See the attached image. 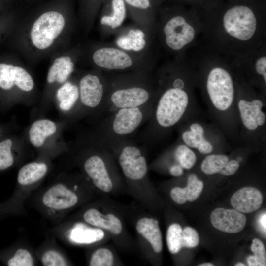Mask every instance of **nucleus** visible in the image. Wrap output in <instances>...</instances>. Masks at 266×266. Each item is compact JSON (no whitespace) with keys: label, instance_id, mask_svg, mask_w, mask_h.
Returning <instances> with one entry per match:
<instances>
[{"label":"nucleus","instance_id":"c9c22d12","mask_svg":"<svg viewBox=\"0 0 266 266\" xmlns=\"http://www.w3.org/2000/svg\"><path fill=\"white\" fill-rule=\"evenodd\" d=\"M251 250L253 255L266 263V251L263 243L259 239L252 240Z\"/></svg>","mask_w":266,"mask_h":266},{"label":"nucleus","instance_id":"7c9ffc66","mask_svg":"<svg viewBox=\"0 0 266 266\" xmlns=\"http://www.w3.org/2000/svg\"><path fill=\"white\" fill-rule=\"evenodd\" d=\"M11 64L0 63V89L9 91L14 87L13 68Z\"/></svg>","mask_w":266,"mask_h":266},{"label":"nucleus","instance_id":"5701e85b","mask_svg":"<svg viewBox=\"0 0 266 266\" xmlns=\"http://www.w3.org/2000/svg\"><path fill=\"white\" fill-rule=\"evenodd\" d=\"M104 236V233L101 229L91 228L78 224L72 230L70 237L78 243L91 244L101 240Z\"/></svg>","mask_w":266,"mask_h":266},{"label":"nucleus","instance_id":"20e7f679","mask_svg":"<svg viewBox=\"0 0 266 266\" xmlns=\"http://www.w3.org/2000/svg\"><path fill=\"white\" fill-rule=\"evenodd\" d=\"M154 104L118 109L99 119L96 133L117 138L130 137L150 119Z\"/></svg>","mask_w":266,"mask_h":266},{"label":"nucleus","instance_id":"9d476101","mask_svg":"<svg viewBox=\"0 0 266 266\" xmlns=\"http://www.w3.org/2000/svg\"><path fill=\"white\" fill-rule=\"evenodd\" d=\"M166 42L173 50L182 49L195 38L194 27L181 16L170 19L164 27Z\"/></svg>","mask_w":266,"mask_h":266},{"label":"nucleus","instance_id":"9b49d317","mask_svg":"<svg viewBox=\"0 0 266 266\" xmlns=\"http://www.w3.org/2000/svg\"><path fill=\"white\" fill-rule=\"evenodd\" d=\"M95 140L97 143V151H93L86 158L83 164L84 169L97 188L108 192L112 188V182L105 162L100 153L101 146L96 139Z\"/></svg>","mask_w":266,"mask_h":266},{"label":"nucleus","instance_id":"f704fd0d","mask_svg":"<svg viewBox=\"0 0 266 266\" xmlns=\"http://www.w3.org/2000/svg\"><path fill=\"white\" fill-rule=\"evenodd\" d=\"M199 236L196 230L190 227H186L182 230V246L192 248L199 245Z\"/></svg>","mask_w":266,"mask_h":266},{"label":"nucleus","instance_id":"a19ab883","mask_svg":"<svg viewBox=\"0 0 266 266\" xmlns=\"http://www.w3.org/2000/svg\"><path fill=\"white\" fill-rule=\"evenodd\" d=\"M247 262L249 266H265L266 263L263 262L254 255L248 257Z\"/></svg>","mask_w":266,"mask_h":266},{"label":"nucleus","instance_id":"473e14b6","mask_svg":"<svg viewBox=\"0 0 266 266\" xmlns=\"http://www.w3.org/2000/svg\"><path fill=\"white\" fill-rule=\"evenodd\" d=\"M33 265V259L30 252L22 248L18 249L7 262L9 266H32Z\"/></svg>","mask_w":266,"mask_h":266},{"label":"nucleus","instance_id":"c756f323","mask_svg":"<svg viewBox=\"0 0 266 266\" xmlns=\"http://www.w3.org/2000/svg\"><path fill=\"white\" fill-rule=\"evenodd\" d=\"M13 78L14 85L23 91L29 92L34 87V82L30 74L20 66H14Z\"/></svg>","mask_w":266,"mask_h":266},{"label":"nucleus","instance_id":"6ab92c4d","mask_svg":"<svg viewBox=\"0 0 266 266\" xmlns=\"http://www.w3.org/2000/svg\"><path fill=\"white\" fill-rule=\"evenodd\" d=\"M56 131L57 125L54 122L47 119L36 120L31 125L29 131L30 141L34 147H40L46 139L53 135Z\"/></svg>","mask_w":266,"mask_h":266},{"label":"nucleus","instance_id":"393cba45","mask_svg":"<svg viewBox=\"0 0 266 266\" xmlns=\"http://www.w3.org/2000/svg\"><path fill=\"white\" fill-rule=\"evenodd\" d=\"M173 155L177 164L184 169L189 170L197 162V155L193 149L180 141L173 145Z\"/></svg>","mask_w":266,"mask_h":266},{"label":"nucleus","instance_id":"cd10ccee","mask_svg":"<svg viewBox=\"0 0 266 266\" xmlns=\"http://www.w3.org/2000/svg\"><path fill=\"white\" fill-rule=\"evenodd\" d=\"M182 228L176 223L170 225L166 233V242L168 249L172 254L179 252L182 246Z\"/></svg>","mask_w":266,"mask_h":266},{"label":"nucleus","instance_id":"ea45409f","mask_svg":"<svg viewBox=\"0 0 266 266\" xmlns=\"http://www.w3.org/2000/svg\"><path fill=\"white\" fill-rule=\"evenodd\" d=\"M169 172L173 176H180L183 174L184 169L179 165L175 163L169 167Z\"/></svg>","mask_w":266,"mask_h":266},{"label":"nucleus","instance_id":"e433bc0d","mask_svg":"<svg viewBox=\"0 0 266 266\" xmlns=\"http://www.w3.org/2000/svg\"><path fill=\"white\" fill-rule=\"evenodd\" d=\"M240 167V163L236 159H229L219 174L224 176L234 174Z\"/></svg>","mask_w":266,"mask_h":266},{"label":"nucleus","instance_id":"2eb2a0df","mask_svg":"<svg viewBox=\"0 0 266 266\" xmlns=\"http://www.w3.org/2000/svg\"><path fill=\"white\" fill-rule=\"evenodd\" d=\"M263 201L261 192L252 187H245L232 196L231 203L234 209L242 213H250L259 209Z\"/></svg>","mask_w":266,"mask_h":266},{"label":"nucleus","instance_id":"f257e3e1","mask_svg":"<svg viewBox=\"0 0 266 266\" xmlns=\"http://www.w3.org/2000/svg\"><path fill=\"white\" fill-rule=\"evenodd\" d=\"M157 91L150 119L140 136L142 141L152 144L160 141L174 128L196 118L197 104L180 77L167 80Z\"/></svg>","mask_w":266,"mask_h":266},{"label":"nucleus","instance_id":"37998d69","mask_svg":"<svg viewBox=\"0 0 266 266\" xmlns=\"http://www.w3.org/2000/svg\"><path fill=\"white\" fill-rule=\"evenodd\" d=\"M198 266H214V265L213 264L210 263H204L201 264Z\"/></svg>","mask_w":266,"mask_h":266},{"label":"nucleus","instance_id":"f8f14e48","mask_svg":"<svg viewBox=\"0 0 266 266\" xmlns=\"http://www.w3.org/2000/svg\"><path fill=\"white\" fill-rule=\"evenodd\" d=\"M94 63L99 67L108 70H123L133 66L131 57L124 51L111 47L97 50L93 55Z\"/></svg>","mask_w":266,"mask_h":266},{"label":"nucleus","instance_id":"79ce46f5","mask_svg":"<svg viewBox=\"0 0 266 266\" xmlns=\"http://www.w3.org/2000/svg\"><path fill=\"white\" fill-rule=\"evenodd\" d=\"M266 214L263 213L259 219V224L263 231L266 234Z\"/></svg>","mask_w":266,"mask_h":266},{"label":"nucleus","instance_id":"a18cd8bd","mask_svg":"<svg viewBox=\"0 0 266 266\" xmlns=\"http://www.w3.org/2000/svg\"><path fill=\"white\" fill-rule=\"evenodd\" d=\"M2 135V130L0 128V137Z\"/></svg>","mask_w":266,"mask_h":266},{"label":"nucleus","instance_id":"c85d7f7f","mask_svg":"<svg viewBox=\"0 0 266 266\" xmlns=\"http://www.w3.org/2000/svg\"><path fill=\"white\" fill-rule=\"evenodd\" d=\"M13 142L10 138H6L0 141V170H5L13 164Z\"/></svg>","mask_w":266,"mask_h":266},{"label":"nucleus","instance_id":"bb28decb","mask_svg":"<svg viewBox=\"0 0 266 266\" xmlns=\"http://www.w3.org/2000/svg\"><path fill=\"white\" fill-rule=\"evenodd\" d=\"M112 14L102 17L100 23L111 29H115L122 24L126 18V7L124 0H112Z\"/></svg>","mask_w":266,"mask_h":266},{"label":"nucleus","instance_id":"423d86ee","mask_svg":"<svg viewBox=\"0 0 266 266\" xmlns=\"http://www.w3.org/2000/svg\"><path fill=\"white\" fill-rule=\"evenodd\" d=\"M178 127L180 141L200 154H210L213 153L217 146H226L222 131L198 117L189 120Z\"/></svg>","mask_w":266,"mask_h":266},{"label":"nucleus","instance_id":"dca6fc26","mask_svg":"<svg viewBox=\"0 0 266 266\" xmlns=\"http://www.w3.org/2000/svg\"><path fill=\"white\" fill-rule=\"evenodd\" d=\"M203 188V182L195 174H190L187 178L186 186L174 187L170 191V196L172 200L179 204H183L188 201L193 202L199 197Z\"/></svg>","mask_w":266,"mask_h":266},{"label":"nucleus","instance_id":"a211bd4d","mask_svg":"<svg viewBox=\"0 0 266 266\" xmlns=\"http://www.w3.org/2000/svg\"><path fill=\"white\" fill-rule=\"evenodd\" d=\"M136 228L139 233L150 243L155 252L160 253L162 251V234L157 220L143 218L137 222Z\"/></svg>","mask_w":266,"mask_h":266},{"label":"nucleus","instance_id":"a878e982","mask_svg":"<svg viewBox=\"0 0 266 266\" xmlns=\"http://www.w3.org/2000/svg\"><path fill=\"white\" fill-rule=\"evenodd\" d=\"M229 159V156L224 154H208L201 163V170L208 175L219 174Z\"/></svg>","mask_w":266,"mask_h":266},{"label":"nucleus","instance_id":"aec40b11","mask_svg":"<svg viewBox=\"0 0 266 266\" xmlns=\"http://www.w3.org/2000/svg\"><path fill=\"white\" fill-rule=\"evenodd\" d=\"M74 70V64L68 56L55 59L49 68L47 77L48 83H65Z\"/></svg>","mask_w":266,"mask_h":266},{"label":"nucleus","instance_id":"6e6552de","mask_svg":"<svg viewBox=\"0 0 266 266\" xmlns=\"http://www.w3.org/2000/svg\"><path fill=\"white\" fill-rule=\"evenodd\" d=\"M223 24L226 32L231 37L241 41H248L255 33L257 20L250 8L238 5L226 11Z\"/></svg>","mask_w":266,"mask_h":266},{"label":"nucleus","instance_id":"7ed1b4c3","mask_svg":"<svg viewBox=\"0 0 266 266\" xmlns=\"http://www.w3.org/2000/svg\"><path fill=\"white\" fill-rule=\"evenodd\" d=\"M157 91L144 76L108 80L106 100L99 119L120 108L140 107L154 103Z\"/></svg>","mask_w":266,"mask_h":266},{"label":"nucleus","instance_id":"1a4fd4ad","mask_svg":"<svg viewBox=\"0 0 266 266\" xmlns=\"http://www.w3.org/2000/svg\"><path fill=\"white\" fill-rule=\"evenodd\" d=\"M63 16L56 11H48L40 16L31 32L32 43L39 49L48 48L62 31L65 26Z\"/></svg>","mask_w":266,"mask_h":266},{"label":"nucleus","instance_id":"0eeeda50","mask_svg":"<svg viewBox=\"0 0 266 266\" xmlns=\"http://www.w3.org/2000/svg\"><path fill=\"white\" fill-rule=\"evenodd\" d=\"M78 88L81 106L93 112L99 118L106 101L108 80L97 74L88 73L81 78Z\"/></svg>","mask_w":266,"mask_h":266},{"label":"nucleus","instance_id":"b1692460","mask_svg":"<svg viewBox=\"0 0 266 266\" xmlns=\"http://www.w3.org/2000/svg\"><path fill=\"white\" fill-rule=\"evenodd\" d=\"M144 33L139 29H131L127 35L119 37L116 43L121 49L138 52L145 46Z\"/></svg>","mask_w":266,"mask_h":266},{"label":"nucleus","instance_id":"ddd939ff","mask_svg":"<svg viewBox=\"0 0 266 266\" xmlns=\"http://www.w3.org/2000/svg\"><path fill=\"white\" fill-rule=\"evenodd\" d=\"M210 219L214 228L229 233L241 231L246 223L245 215L233 209L216 208L212 211Z\"/></svg>","mask_w":266,"mask_h":266},{"label":"nucleus","instance_id":"4468645a","mask_svg":"<svg viewBox=\"0 0 266 266\" xmlns=\"http://www.w3.org/2000/svg\"><path fill=\"white\" fill-rule=\"evenodd\" d=\"M42 201L48 208L63 210L74 206L78 202V197L66 186L59 183L51 186L45 192Z\"/></svg>","mask_w":266,"mask_h":266},{"label":"nucleus","instance_id":"4c0bfd02","mask_svg":"<svg viewBox=\"0 0 266 266\" xmlns=\"http://www.w3.org/2000/svg\"><path fill=\"white\" fill-rule=\"evenodd\" d=\"M255 70L257 73L263 77L265 84H266V57H261L257 59L255 63Z\"/></svg>","mask_w":266,"mask_h":266},{"label":"nucleus","instance_id":"58836bf2","mask_svg":"<svg viewBox=\"0 0 266 266\" xmlns=\"http://www.w3.org/2000/svg\"><path fill=\"white\" fill-rule=\"evenodd\" d=\"M129 5L140 9H146L150 6L149 0H124Z\"/></svg>","mask_w":266,"mask_h":266},{"label":"nucleus","instance_id":"412c9836","mask_svg":"<svg viewBox=\"0 0 266 266\" xmlns=\"http://www.w3.org/2000/svg\"><path fill=\"white\" fill-rule=\"evenodd\" d=\"M47 171L48 166L45 163L33 162L28 163L19 171L17 181L23 186L33 184L41 179Z\"/></svg>","mask_w":266,"mask_h":266},{"label":"nucleus","instance_id":"f3484780","mask_svg":"<svg viewBox=\"0 0 266 266\" xmlns=\"http://www.w3.org/2000/svg\"><path fill=\"white\" fill-rule=\"evenodd\" d=\"M83 219L87 223L107 230L114 235L120 234L122 230L121 222L117 217L111 213L103 215L95 208L87 210Z\"/></svg>","mask_w":266,"mask_h":266},{"label":"nucleus","instance_id":"39448f33","mask_svg":"<svg viewBox=\"0 0 266 266\" xmlns=\"http://www.w3.org/2000/svg\"><path fill=\"white\" fill-rule=\"evenodd\" d=\"M240 135L246 146H264L266 114L264 100L258 97L236 99Z\"/></svg>","mask_w":266,"mask_h":266},{"label":"nucleus","instance_id":"72a5a7b5","mask_svg":"<svg viewBox=\"0 0 266 266\" xmlns=\"http://www.w3.org/2000/svg\"><path fill=\"white\" fill-rule=\"evenodd\" d=\"M41 262L45 266H66V262L59 252L54 250H49L45 252L41 258Z\"/></svg>","mask_w":266,"mask_h":266},{"label":"nucleus","instance_id":"4be33fe9","mask_svg":"<svg viewBox=\"0 0 266 266\" xmlns=\"http://www.w3.org/2000/svg\"><path fill=\"white\" fill-rule=\"evenodd\" d=\"M56 97L60 108L63 111H69L79 102V88L70 82H65L58 90Z\"/></svg>","mask_w":266,"mask_h":266},{"label":"nucleus","instance_id":"c03bdc74","mask_svg":"<svg viewBox=\"0 0 266 266\" xmlns=\"http://www.w3.org/2000/svg\"><path fill=\"white\" fill-rule=\"evenodd\" d=\"M236 266H245L246 265L242 263H238L235 264Z\"/></svg>","mask_w":266,"mask_h":266},{"label":"nucleus","instance_id":"2f4dec72","mask_svg":"<svg viewBox=\"0 0 266 266\" xmlns=\"http://www.w3.org/2000/svg\"><path fill=\"white\" fill-rule=\"evenodd\" d=\"M91 266H111L113 264V256L110 250L106 248L98 249L92 254Z\"/></svg>","mask_w":266,"mask_h":266},{"label":"nucleus","instance_id":"f03ea898","mask_svg":"<svg viewBox=\"0 0 266 266\" xmlns=\"http://www.w3.org/2000/svg\"><path fill=\"white\" fill-rule=\"evenodd\" d=\"M205 87L209 109L220 129L229 134L239 126L233 77L226 69L214 67L207 74Z\"/></svg>","mask_w":266,"mask_h":266}]
</instances>
